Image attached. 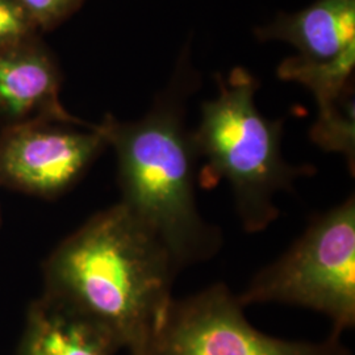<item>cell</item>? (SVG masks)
Here are the masks:
<instances>
[{
    "label": "cell",
    "instance_id": "cell-8",
    "mask_svg": "<svg viewBox=\"0 0 355 355\" xmlns=\"http://www.w3.org/2000/svg\"><path fill=\"white\" fill-rule=\"evenodd\" d=\"M61 87L60 64L41 35L0 49L1 127L41 120L87 124L64 108Z\"/></svg>",
    "mask_w": 355,
    "mask_h": 355
},
{
    "label": "cell",
    "instance_id": "cell-6",
    "mask_svg": "<svg viewBox=\"0 0 355 355\" xmlns=\"http://www.w3.org/2000/svg\"><path fill=\"white\" fill-rule=\"evenodd\" d=\"M254 35L296 49V55L279 64L278 76L309 89L318 114H328L353 92L355 0H316L302 11L279 13Z\"/></svg>",
    "mask_w": 355,
    "mask_h": 355
},
{
    "label": "cell",
    "instance_id": "cell-9",
    "mask_svg": "<svg viewBox=\"0 0 355 355\" xmlns=\"http://www.w3.org/2000/svg\"><path fill=\"white\" fill-rule=\"evenodd\" d=\"M117 353L89 324L40 296L26 312L17 355H114Z\"/></svg>",
    "mask_w": 355,
    "mask_h": 355
},
{
    "label": "cell",
    "instance_id": "cell-2",
    "mask_svg": "<svg viewBox=\"0 0 355 355\" xmlns=\"http://www.w3.org/2000/svg\"><path fill=\"white\" fill-rule=\"evenodd\" d=\"M189 54H180L171 82L142 117L107 114L99 123L116 155L119 203L162 243L179 272L212 259L224 242L196 200L199 154L186 104L198 80Z\"/></svg>",
    "mask_w": 355,
    "mask_h": 355
},
{
    "label": "cell",
    "instance_id": "cell-10",
    "mask_svg": "<svg viewBox=\"0 0 355 355\" xmlns=\"http://www.w3.org/2000/svg\"><path fill=\"white\" fill-rule=\"evenodd\" d=\"M309 136L311 140L322 150L343 154L349 170L354 174L355 111L353 92L328 114H318Z\"/></svg>",
    "mask_w": 355,
    "mask_h": 355
},
{
    "label": "cell",
    "instance_id": "cell-3",
    "mask_svg": "<svg viewBox=\"0 0 355 355\" xmlns=\"http://www.w3.org/2000/svg\"><path fill=\"white\" fill-rule=\"evenodd\" d=\"M218 94L202 104L199 125L192 130L199 159L198 186L211 190L223 180L232 191L236 214L248 233H259L279 217L275 199L293 190L300 178L316 174L311 165H291L282 153L283 119L259 112V80L246 69L217 76Z\"/></svg>",
    "mask_w": 355,
    "mask_h": 355
},
{
    "label": "cell",
    "instance_id": "cell-11",
    "mask_svg": "<svg viewBox=\"0 0 355 355\" xmlns=\"http://www.w3.org/2000/svg\"><path fill=\"white\" fill-rule=\"evenodd\" d=\"M40 33L51 32L74 16L86 0H16Z\"/></svg>",
    "mask_w": 355,
    "mask_h": 355
},
{
    "label": "cell",
    "instance_id": "cell-12",
    "mask_svg": "<svg viewBox=\"0 0 355 355\" xmlns=\"http://www.w3.org/2000/svg\"><path fill=\"white\" fill-rule=\"evenodd\" d=\"M41 35L16 0H0V49Z\"/></svg>",
    "mask_w": 355,
    "mask_h": 355
},
{
    "label": "cell",
    "instance_id": "cell-7",
    "mask_svg": "<svg viewBox=\"0 0 355 355\" xmlns=\"http://www.w3.org/2000/svg\"><path fill=\"white\" fill-rule=\"evenodd\" d=\"M99 124L29 121L0 128V186L41 199L71 190L107 149Z\"/></svg>",
    "mask_w": 355,
    "mask_h": 355
},
{
    "label": "cell",
    "instance_id": "cell-1",
    "mask_svg": "<svg viewBox=\"0 0 355 355\" xmlns=\"http://www.w3.org/2000/svg\"><path fill=\"white\" fill-rule=\"evenodd\" d=\"M178 274L162 243L116 203L49 254L41 296L99 331L116 352L140 355L174 299Z\"/></svg>",
    "mask_w": 355,
    "mask_h": 355
},
{
    "label": "cell",
    "instance_id": "cell-5",
    "mask_svg": "<svg viewBox=\"0 0 355 355\" xmlns=\"http://www.w3.org/2000/svg\"><path fill=\"white\" fill-rule=\"evenodd\" d=\"M224 283L173 299L140 355H352L330 333L320 343L288 341L257 329Z\"/></svg>",
    "mask_w": 355,
    "mask_h": 355
},
{
    "label": "cell",
    "instance_id": "cell-4",
    "mask_svg": "<svg viewBox=\"0 0 355 355\" xmlns=\"http://www.w3.org/2000/svg\"><path fill=\"white\" fill-rule=\"evenodd\" d=\"M245 308L279 303L329 318L331 334L355 325V198L316 215L304 233L237 295Z\"/></svg>",
    "mask_w": 355,
    "mask_h": 355
},
{
    "label": "cell",
    "instance_id": "cell-13",
    "mask_svg": "<svg viewBox=\"0 0 355 355\" xmlns=\"http://www.w3.org/2000/svg\"><path fill=\"white\" fill-rule=\"evenodd\" d=\"M0 225H1V214H0Z\"/></svg>",
    "mask_w": 355,
    "mask_h": 355
}]
</instances>
